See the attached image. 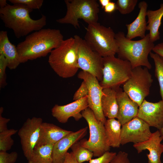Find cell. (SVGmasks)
Masks as SVG:
<instances>
[{
	"mask_svg": "<svg viewBox=\"0 0 163 163\" xmlns=\"http://www.w3.org/2000/svg\"><path fill=\"white\" fill-rule=\"evenodd\" d=\"M84 39L90 47L103 57L115 56L118 45L115 34L110 27L97 22L88 24Z\"/></svg>",
	"mask_w": 163,
	"mask_h": 163,
	"instance_id": "obj_5",
	"label": "cell"
},
{
	"mask_svg": "<svg viewBox=\"0 0 163 163\" xmlns=\"http://www.w3.org/2000/svg\"><path fill=\"white\" fill-rule=\"evenodd\" d=\"M163 138L159 130L152 133L149 138L142 142L133 144V147L139 153L147 150L149 153L147 154L148 163H163L161 157L163 152V144L161 143Z\"/></svg>",
	"mask_w": 163,
	"mask_h": 163,
	"instance_id": "obj_17",
	"label": "cell"
},
{
	"mask_svg": "<svg viewBox=\"0 0 163 163\" xmlns=\"http://www.w3.org/2000/svg\"><path fill=\"white\" fill-rule=\"evenodd\" d=\"M104 9L105 12L111 13L117 10L116 3L110 1Z\"/></svg>",
	"mask_w": 163,
	"mask_h": 163,
	"instance_id": "obj_38",
	"label": "cell"
},
{
	"mask_svg": "<svg viewBox=\"0 0 163 163\" xmlns=\"http://www.w3.org/2000/svg\"></svg>",
	"mask_w": 163,
	"mask_h": 163,
	"instance_id": "obj_43",
	"label": "cell"
},
{
	"mask_svg": "<svg viewBox=\"0 0 163 163\" xmlns=\"http://www.w3.org/2000/svg\"><path fill=\"white\" fill-rule=\"evenodd\" d=\"M62 163H79L76 160L72 152H67L66 154L65 160Z\"/></svg>",
	"mask_w": 163,
	"mask_h": 163,
	"instance_id": "obj_37",
	"label": "cell"
},
{
	"mask_svg": "<svg viewBox=\"0 0 163 163\" xmlns=\"http://www.w3.org/2000/svg\"><path fill=\"white\" fill-rule=\"evenodd\" d=\"M33 10L22 4H8L0 8V18L5 26L11 29L16 37L19 38L42 29L46 24V17L44 15L36 20L30 17L29 14Z\"/></svg>",
	"mask_w": 163,
	"mask_h": 163,
	"instance_id": "obj_2",
	"label": "cell"
},
{
	"mask_svg": "<svg viewBox=\"0 0 163 163\" xmlns=\"http://www.w3.org/2000/svg\"><path fill=\"white\" fill-rule=\"evenodd\" d=\"M18 156V153L16 152L9 153L6 152L0 151V163H14Z\"/></svg>",
	"mask_w": 163,
	"mask_h": 163,
	"instance_id": "obj_33",
	"label": "cell"
},
{
	"mask_svg": "<svg viewBox=\"0 0 163 163\" xmlns=\"http://www.w3.org/2000/svg\"><path fill=\"white\" fill-rule=\"evenodd\" d=\"M8 1L13 4H22L32 10L39 9L43 2V0H9Z\"/></svg>",
	"mask_w": 163,
	"mask_h": 163,
	"instance_id": "obj_30",
	"label": "cell"
},
{
	"mask_svg": "<svg viewBox=\"0 0 163 163\" xmlns=\"http://www.w3.org/2000/svg\"><path fill=\"white\" fill-rule=\"evenodd\" d=\"M121 124L115 118L107 120L104 124L105 133L110 147L119 148L121 144Z\"/></svg>",
	"mask_w": 163,
	"mask_h": 163,
	"instance_id": "obj_24",
	"label": "cell"
},
{
	"mask_svg": "<svg viewBox=\"0 0 163 163\" xmlns=\"http://www.w3.org/2000/svg\"><path fill=\"white\" fill-rule=\"evenodd\" d=\"M149 55L154 62L155 75L158 82L160 94L163 101V57L152 52Z\"/></svg>",
	"mask_w": 163,
	"mask_h": 163,
	"instance_id": "obj_27",
	"label": "cell"
},
{
	"mask_svg": "<svg viewBox=\"0 0 163 163\" xmlns=\"http://www.w3.org/2000/svg\"><path fill=\"white\" fill-rule=\"evenodd\" d=\"M72 132L63 129L53 123L43 122L40 126L38 139L35 147L53 145Z\"/></svg>",
	"mask_w": 163,
	"mask_h": 163,
	"instance_id": "obj_19",
	"label": "cell"
},
{
	"mask_svg": "<svg viewBox=\"0 0 163 163\" xmlns=\"http://www.w3.org/2000/svg\"><path fill=\"white\" fill-rule=\"evenodd\" d=\"M43 122V119L40 117L28 118L18 131L23 153L27 160L37 142Z\"/></svg>",
	"mask_w": 163,
	"mask_h": 163,
	"instance_id": "obj_12",
	"label": "cell"
},
{
	"mask_svg": "<svg viewBox=\"0 0 163 163\" xmlns=\"http://www.w3.org/2000/svg\"><path fill=\"white\" fill-rule=\"evenodd\" d=\"M121 144L129 142L134 144L147 140L151 135L150 126L142 120L136 117L122 125Z\"/></svg>",
	"mask_w": 163,
	"mask_h": 163,
	"instance_id": "obj_13",
	"label": "cell"
},
{
	"mask_svg": "<svg viewBox=\"0 0 163 163\" xmlns=\"http://www.w3.org/2000/svg\"><path fill=\"white\" fill-rule=\"evenodd\" d=\"M18 130L11 129L0 132V151L10 149L14 144L11 136L16 133Z\"/></svg>",
	"mask_w": 163,
	"mask_h": 163,
	"instance_id": "obj_28",
	"label": "cell"
},
{
	"mask_svg": "<svg viewBox=\"0 0 163 163\" xmlns=\"http://www.w3.org/2000/svg\"><path fill=\"white\" fill-rule=\"evenodd\" d=\"M77 35L63 40L50 53L48 62L59 76L68 78L74 76L79 69L78 63V41Z\"/></svg>",
	"mask_w": 163,
	"mask_h": 163,
	"instance_id": "obj_3",
	"label": "cell"
},
{
	"mask_svg": "<svg viewBox=\"0 0 163 163\" xmlns=\"http://www.w3.org/2000/svg\"><path fill=\"white\" fill-rule=\"evenodd\" d=\"M115 37L118 45V58L129 61L133 69L138 66L151 69L148 57L155 45L151 40L149 34L138 40L127 39L122 31L116 34Z\"/></svg>",
	"mask_w": 163,
	"mask_h": 163,
	"instance_id": "obj_4",
	"label": "cell"
},
{
	"mask_svg": "<svg viewBox=\"0 0 163 163\" xmlns=\"http://www.w3.org/2000/svg\"><path fill=\"white\" fill-rule=\"evenodd\" d=\"M81 113L88 124L90 133L88 140H80L82 145L92 152L94 157H99L109 151L110 147L106 135L104 124L96 119L94 113L88 107Z\"/></svg>",
	"mask_w": 163,
	"mask_h": 163,
	"instance_id": "obj_7",
	"label": "cell"
},
{
	"mask_svg": "<svg viewBox=\"0 0 163 163\" xmlns=\"http://www.w3.org/2000/svg\"><path fill=\"white\" fill-rule=\"evenodd\" d=\"M152 51L163 57V42L155 45Z\"/></svg>",
	"mask_w": 163,
	"mask_h": 163,
	"instance_id": "obj_39",
	"label": "cell"
},
{
	"mask_svg": "<svg viewBox=\"0 0 163 163\" xmlns=\"http://www.w3.org/2000/svg\"><path fill=\"white\" fill-rule=\"evenodd\" d=\"M111 1L110 0H99V2L101 4L102 8L105 7Z\"/></svg>",
	"mask_w": 163,
	"mask_h": 163,
	"instance_id": "obj_40",
	"label": "cell"
},
{
	"mask_svg": "<svg viewBox=\"0 0 163 163\" xmlns=\"http://www.w3.org/2000/svg\"><path fill=\"white\" fill-rule=\"evenodd\" d=\"M63 40L59 29H42L27 35L16 46L20 63L45 57Z\"/></svg>",
	"mask_w": 163,
	"mask_h": 163,
	"instance_id": "obj_1",
	"label": "cell"
},
{
	"mask_svg": "<svg viewBox=\"0 0 163 163\" xmlns=\"http://www.w3.org/2000/svg\"><path fill=\"white\" fill-rule=\"evenodd\" d=\"M132 69L127 61L115 56L103 57V77L100 84L103 89H116L128 79Z\"/></svg>",
	"mask_w": 163,
	"mask_h": 163,
	"instance_id": "obj_8",
	"label": "cell"
},
{
	"mask_svg": "<svg viewBox=\"0 0 163 163\" xmlns=\"http://www.w3.org/2000/svg\"><path fill=\"white\" fill-rule=\"evenodd\" d=\"M110 163H131L128 158L127 153L122 151H119Z\"/></svg>",
	"mask_w": 163,
	"mask_h": 163,
	"instance_id": "obj_35",
	"label": "cell"
},
{
	"mask_svg": "<svg viewBox=\"0 0 163 163\" xmlns=\"http://www.w3.org/2000/svg\"><path fill=\"white\" fill-rule=\"evenodd\" d=\"M137 117L150 127L160 130L163 126V101L153 103L145 99L139 107Z\"/></svg>",
	"mask_w": 163,
	"mask_h": 163,
	"instance_id": "obj_14",
	"label": "cell"
},
{
	"mask_svg": "<svg viewBox=\"0 0 163 163\" xmlns=\"http://www.w3.org/2000/svg\"><path fill=\"white\" fill-rule=\"evenodd\" d=\"M148 6L147 3L145 1L139 3V10L137 17L132 22L126 25L127 33L126 37L127 39L132 40L137 37L142 39L145 37L147 25L146 17Z\"/></svg>",
	"mask_w": 163,
	"mask_h": 163,
	"instance_id": "obj_20",
	"label": "cell"
},
{
	"mask_svg": "<svg viewBox=\"0 0 163 163\" xmlns=\"http://www.w3.org/2000/svg\"><path fill=\"white\" fill-rule=\"evenodd\" d=\"M88 107L87 96L65 105L56 104L51 109V114L59 122L64 123L71 117L79 120L83 117L81 112Z\"/></svg>",
	"mask_w": 163,
	"mask_h": 163,
	"instance_id": "obj_15",
	"label": "cell"
},
{
	"mask_svg": "<svg viewBox=\"0 0 163 163\" xmlns=\"http://www.w3.org/2000/svg\"><path fill=\"white\" fill-rule=\"evenodd\" d=\"M6 0H0V8H4L7 5Z\"/></svg>",
	"mask_w": 163,
	"mask_h": 163,
	"instance_id": "obj_41",
	"label": "cell"
},
{
	"mask_svg": "<svg viewBox=\"0 0 163 163\" xmlns=\"http://www.w3.org/2000/svg\"><path fill=\"white\" fill-rule=\"evenodd\" d=\"M3 111V108H0V132H1L8 129L7 124L10 121V119L3 117L2 114Z\"/></svg>",
	"mask_w": 163,
	"mask_h": 163,
	"instance_id": "obj_36",
	"label": "cell"
},
{
	"mask_svg": "<svg viewBox=\"0 0 163 163\" xmlns=\"http://www.w3.org/2000/svg\"><path fill=\"white\" fill-rule=\"evenodd\" d=\"M116 89L118 106L116 118L122 125L137 117L139 106L121 88Z\"/></svg>",
	"mask_w": 163,
	"mask_h": 163,
	"instance_id": "obj_18",
	"label": "cell"
},
{
	"mask_svg": "<svg viewBox=\"0 0 163 163\" xmlns=\"http://www.w3.org/2000/svg\"><path fill=\"white\" fill-rule=\"evenodd\" d=\"M146 16L148 18L147 30L149 31L150 39L154 43L160 38L159 30L163 17V3L160 4V8L156 10H148Z\"/></svg>",
	"mask_w": 163,
	"mask_h": 163,
	"instance_id": "obj_23",
	"label": "cell"
},
{
	"mask_svg": "<svg viewBox=\"0 0 163 163\" xmlns=\"http://www.w3.org/2000/svg\"><path fill=\"white\" fill-rule=\"evenodd\" d=\"M78 63L79 69L96 77L100 82L103 79V57L93 50L85 40L78 35Z\"/></svg>",
	"mask_w": 163,
	"mask_h": 163,
	"instance_id": "obj_10",
	"label": "cell"
},
{
	"mask_svg": "<svg viewBox=\"0 0 163 163\" xmlns=\"http://www.w3.org/2000/svg\"><path fill=\"white\" fill-rule=\"evenodd\" d=\"M0 54L6 59L7 67L10 70L15 69L21 63L16 46L10 41L6 31L0 32Z\"/></svg>",
	"mask_w": 163,
	"mask_h": 163,
	"instance_id": "obj_21",
	"label": "cell"
},
{
	"mask_svg": "<svg viewBox=\"0 0 163 163\" xmlns=\"http://www.w3.org/2000/svg\"><path fill=\"white\" fill-rule=\"evenodd\" d=\"M7 67V61L2 54H0V88H3L7 84L6 76L5 73L6 68Z\"/></svg>",
	"mask_w": 163,
	"mask_h": 163,
	"instance_id": "obj_31",
	"label": "cell"
},
{
	"mask_svg": "<svg viewBox=\"0 0 163 163\" xmlns=\"http://www.w3.org/2000/svg\"><path fill=\"white\" fill-rule=\"evenodd\" d=\"M153 82L147 68L136 67L133 69L130 77L123 85V90L139 106L149 94Z\"/></svg>",
	"mask_w": 163,
	"mask_h": 163,
	"instance_id": "obj_9",
	"label": "cell"
},
{
	"mask_svg": "<svg viewBox=\"0 0 163 163\" xmlns=\"http://www.w3.org/2000/svg\"><path fill=\"white\" fill-rule=\"evenodd\" d=\"M88 90L87 85L84 81L75 93L73 97V100L75 101L79 100L88 96Z\"/></svg>",
	"mask_w": 163,
	"mask_h": 163,
	"instance_id": "obj_34",
	"label": "cell"
},
{
	"mask_svg": "<svg viewBox=\"0 0 163 163\" xmlns=\"http://www.w3.org/2000/svg\"><path fill=\"white\" fill-rule=\"evenodd\" d=\"M115 152L107 151L95 159H91L89 163H110L117 154Z\"/></svg>",
	"mask_w": 163,
	"mask_h": 163,
	"instance_id": "obj_32",
	"label": "cell"
},
{
	"mask_svg": "<svg viewBox=\"0 0 163 163\" xmlns=\"http://www.w3.org/2000/svg\"><path fill=\"white\" fill-rule=\"evenodd\" d=\"M53 145H47L35 147L28 163H53Z\"/></svg>",
	"mask_w": 163,
	"mask_h": 163,
	"instance_id": "obj_25",
	"label": "cell"
},
{
	"mask_svg": "<svg viewBox=\"0 0 163 163\" xmlns=\"http://www.w3.org/2000/svg\"><path fill=\"white\" fill-rule=\"evenodd\" d=\"M138 2L137 0H117V10L123 14H129L134 9Z\"/></svg>",
	"mask_w": 163,
	"mask_h": 163,
	"instance_id": "obj_29",
	"label": "cell"
},
{
	"mask_svg": "<svg viewBox=\"0 0 163 163\" xmlns=\"http://www.w3.org/2000/svg\"><path fill=\"white\" fill-rule=\"evenodd\" d=\"M160 131V133L161 136L163 138V126L162 127V128L161 129L159 130Z\"/></svg>",
	"mask_w": 163,
	"mask_h": 163,
	"instance_id": "obj_42",
	"label": "cell"
},
{
	"mask_svg": "<svg viewBox=\"0 0 163 163\" xmlns=\"http://www.w3.org/2000/svg\"><path fill=\"white\" fill-rule=\"evenodd\" d=\"M103 91L101 104L104 116L108 119L117 118L118 106L116 89L106 88L103 89Z\"/></svg>",
	"mask_w": 163,
	"mask_h": 163,
	"instance_id": "obj_22",
	"label": "cell"
},
{
	"mask_svg": "<svg viewBox=\"0 0 163 163\" xmlns=\"http://www.w3.org/2000/svg\"><path fill=\"white\" fill-rule=\"evenodd\" d=\"M78 77L85 81L87 85L88 107L93 112L96 119L104 124L107 120L103 113L101 104L103 88L97 78L88 72L81 71Z\"/></svg>",
	"mask_w": 163,
	"mask_h": 163,
	"instance_id": "obj_11",
	"label": "cell"
},
{
	"mask_svg": "<svg viewBox=\"0 0 163 163\" xmlns=\"http://www.w3.org/2000/svg\"><path fill=\"white\" fill-rule=\"evenodd\" d=\"M70 148L73 155L79 163L89 161L94 156L93 153L83 146L80 141L74 143Z\"/></svg>",
	"mask_w": 163,
	"mask_h": 163,
	"instance_id": "obj_26",
	"label": "cell"
},
{
	"mask_svg": "<svg viewBox=\"0 0 163 163\" xmlns=\"http://www.w3.org/2000/svg\"><path fill=\"white\" fill-rule=\"evenodd\" d=\"M67 11L62 18L56 20L61 24H69L76 29L80 27L78 20L88 24L97 22L100 9L96 0H65Z\"/></svg>",
	"mask_w": 163,
	"mask_h": 163,
	"instance_id": "obj_6",
	"label": "cell"
},
{
	"mask_svg": "<svg viewBox=\"0 0 163 163\" xmlns=\"http://www.w3.org/2000/svg\"><path fill=\"white\" fill-rule=\"evenodd\" d=\"M88 127L83 128L64 137L53 146L52 157L53 163H62L69 148L74 143L81 140L86 134Z\"/></svg>",
	"mask_w": 163,
	"mask_h": 163,
	"instance_id": "obj_16",
	"label": "cell"
}]
</instances>
